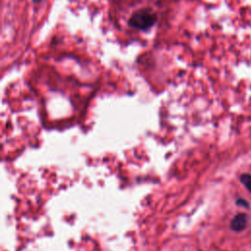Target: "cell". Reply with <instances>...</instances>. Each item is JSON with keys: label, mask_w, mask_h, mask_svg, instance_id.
<instances>
[{"label": "cell", "mask_w": 251, "mask_h": 251, "mask_svg": "<svg viewBox=\"0 0 251 251\" xmlns=\"http://www.w3.org/2000/svg\"><path fill=\"white\" fill-rule=\"evenodd\" d=\"M34 3H38V2H41L42 0H32Z\"/></svg>", "instance_id": "5b68a950"}, {"label": "cell", "mask_w": 251, "mask_h": 251, "mask_svg": "<svg viewBox=\"0 0 251 251\" xmlns=\"http://www.w3.org/2000/svg\"><path fill=\"white\" fill-rule=\"evenodd\" d=\"M248 221L249 217L246 213L240 212L237 213L230 221L229 228L234 232H241L248 226Z\"/></svg>", "instance_id": "7a4b0ae2"}, {"label": "cell", "mask_w": 251, "mask_h": 251, "mask_svg": "<svg viewBox=\"0 0 251 251\" xmlns=\"http://www.w3.org/2000/svg\"><path fill=\"white\" fill-rule=\"evenodd\" d=\"M235 204L239 207H242V208H245V209H250V203L245 198H242V197L237 198L236 201H235Z\"/></svg>", "instance_id": "277c9868"}, {"label": "cell", "mask_w": 251, "mask_h": 251, "mask_svg": "<svg viewBox=\"0 0 251 251\" xmlns=\"http://www.w3.org/2000/svg\"><path fill=\"white\" fill-rule=\"evenodd\" d=\"M239 181L251 193V174L243 173L239 176Z\"/></svg>", "instance_id": "3957f363"}, {"label": "cell", "mask_w": 251, "mask_h": 251, "mask_svg": "<svg viewBox=\"0 0 251 251\" xmlns=\"http://www.w3.org/2000/svg\"><path fill=\"white\" fill-rule=\"evenodd\" d=\"M157 21V16L150 9H140L134 12L128 20V25L135 29L147 30L151 28Z\"/></svg>", "instance_id": "6da1fadb"}]
</instances>
